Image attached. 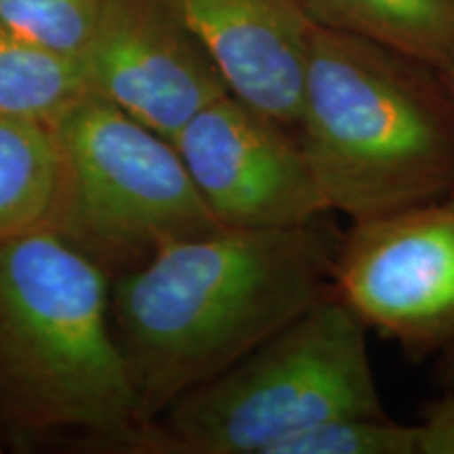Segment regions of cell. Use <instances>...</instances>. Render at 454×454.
<instances>
[{"instance_id":"1","label":"cell","mask_w":454,"mask_h":454,"mask_svg":"<svg viewBox=\"0 0 454 454\" xmlns=\"http://www.w3.org/2000/svg\"><path fill=\"white\" fill-rule=\"evenodd\" d=\"M340 236L320 219L286 230L217 227L162 244L124 276L110 308L141 434L175 400L334 294Z\"/></svg>"},{"instance_id":"2","label":"cell","mask_w":454,"mask_h":454,"mask_svg":"<svg viewBox=\"0 0 454 454\" xmlns=\"http://www.w3.org/2000/svg\"><path fill=\"white\" fill-rule=\"evenodd\" d=\"M297 135L351 223L454 196L450 84L381 44L314 27Z\"/></svg>"},{"instance_id":"3","label":"cell","mask_w":454,"mask_h":454,"mask_svg":"<svg viewBox=\"0 0 454 454\" xmlns=\"http://www.w3.org/2000/svg\"><path fill=\"white\" fill-rule=\"evenodd\" d=\"M110 305L104 271L57 227L0 244V404L13 421L107 444L137 438V389Z\"/></svg>"},{"instance_id":"4","label":"cell","mask_w":454,"mask_h":454,"mask_svg":"<svg viewBox=\"0 0 454 454\" xmlns=\"http://www.w3.org/2000/svg\"><path fill=\"white\" fill-rule=\"evenodd\" d=\"M366 331L337 294L317 301L219 377L175 400L130 448L274 454L284 440L328 419L387 414Z\"/></svg>"},{"instance_id":"5","label":"cell","mask_w":454,"mask_h":454,"mask_svg":"<svg viewBox=\"0 0 454 454\" xmlns=\"http://www.w3.org/2000/svg\"><path fill=\"white\" fill-rule=\"evenodd\" d=\"M66 164L59 223L76 244L145 253L223 227L208 211L175 144L99 95L53 124Z\"/></svg>"},{"instance_id":"6","label":"cell","mask_w":454,"mask_h":454,"mask_svg":"<svg viewBox=\"0 0 454 454\" xmlns=\"http://www.w3.org/2000/svg\"><path fill=\"white\" fill-rule=\"evenodd\" d=\"M333 288L412 360L446 349L454 339V196L351 223Z\"/></svg>"},{"instance_id":"7","label":"cell","mask_w":454,"mask_h":454,"mask_svg":"<svg viewBox=\"0 0 454 454\" xmlns=\"http://www.w3.org/2000/svg\"><path fill=\"white\" fill-rule=\"evenodd\" d=\"M173 144L223 227L286 230L331 211L297 130L236 95L202 107Z\"/></svg>"},{"instance_id":"8","label":"cell","mask_w":454,"mask_h":454,"mask_svg":"<svg viewBox=\"0 0 454 454\" xmlns=\"http://www.w3.org/2000/svg\"><path fill=\"white\" fill-rule=\"evenodd\" d=\"M81 66L90 93L170 141L230 93L173 0H104Z\"/></svg>"},{"instance_id":"9","label":"cell","mask_w":454,"mask_h":454,"mask_svg":"<svg viewBox=\"0 0 454 454\" xmlns=\"http://www.w3.org/2000/svg\"><path fill=\"white\" fill-rule=\"evenodd\" d=\"M231 95L297 130L311 32L301 0H173Z\"/></svg>"},{"instance_id":"10","label":"cell","mask_w":454,"mask_h":454,"mask_svg":"<svg viewBox=\"0 0 454 454\" xmlns=\"http://www.w3.org/2000/svg\"><path fill=\"white\" fill-rule=\"evenodd\" d=\"M66 164L47 122L0 114V244L57 227Z\"/></svg>"},{"instance_id":"11","label":"cell","mask_w":454,"mask_h":454,"mask_svg":"<svg viewBox=\"0 0 454 454\" xmlns=\"http://www.w3.org/2000/svg\"><path fill=\"white\" fill-rule=\"evenodd\" d=\"M309 20L435 67L454 66V0H301Z\"/></svg>"},{"instance_id":"12","label":"cell","mask_w":454,"mask_h":454,"mask_svg":"<svg viewBox=\"0 0 454 454\" xmlns=\"http://www.w3.org/2000/svg\"><path fill=\"white\" fill-rule=\"evenodd\" d=\"M89 93L81 61L0 24V114L53 127Z\"/></svg>"},{"instance_id":"13","label":"cell","mask_w":454,"mask_h":454,"mask_svg":"<svg viewBox=\"0 0 454 454\" xmlns=\"http://www.w3.org/2000/svg\"><path fill=\"white\" fill-rule=\"evenodd\" d=\"M274 454H417V425L387 414H348L291 435Z\"/></svg>"},{"instance_id":"14","label":"cell","mask_w":454,"mask_h":454,"mask_svg":"<svg viewBox=\"0 0 454 454\" xmlns=\"http://www.w3.org/2000/svg\"><path fill=\"white\" fill-rule=\"evenodd\" d=\"M104 0H0V24L81 61Z\"/></svg>"},{"instance_id":"15","label":"cell","mask_w":454,"mask_h":454,"mask_svg":"<svg viewBox=\"0 0 454 454\" xmlns=\"http://www.w3.org/2000/svg\"><path fill=\"white\" fill-rule=\"evenodd\" d=\"M417 454H454V391L427 406L417 423Z\"/></svg>"},{"instance_id":"16","label":"cell","mask_w":454,"mask_h":454,"mask_svg":"<svg viewBox=\"0 0 454 454\" xmlns=\"http://www.w3.org/2000/svg\"><path fill=\"white\" fill-rule=\"evenodd\" d=\"M440 381L446 389L454 391V339L446 345L440 364Z\"/></svg>"},{"instance_id":"17","label":"cell","mask_w":454,"mask_h":454,"mask_svg":"<svg viewBox=\"0 0 454 454\" xmlns=\"http://www.w3.org/2000/svg\"><path fill=\"white\" fill-rule=\"evenodd\" d=\"M444 76H446L448 84H450V89H452V95H454V66H452V70H450V72H446V74H444Z\"/></svg>"}]
</instances>
